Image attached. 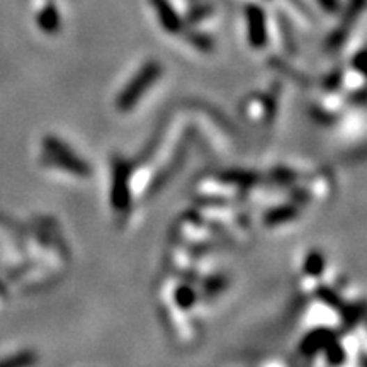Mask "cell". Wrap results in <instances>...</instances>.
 Wrapping results in <instances>:
<instances>
[{
    "mask_svg": "<svg viewBox=\"0 0 367 367\" xmlns=\"http://www.w3.org/2000/svg\"><path fill=\"white\" fill-rule=\"evenodd\" d=\"M162 75V65L157 60L146 61L145 65L140 68V72L130 80V84L126 85L121 91V94L118 95L116 100V107L121 113H127L134 107V104H138L143 97L146 91L152 87L153 84L160 79Z\"/></svg>",
    "mask_w": 367,
    "mask_h": 367,
    "instance_id": "6da1fadb",
    "label": "cell"
},
{
    "mask_svg": "<svg viewBox=\"0 0 367 367\" xmlns=\"http://www.w3.org/2000/svg\"><path fill=\"white\" fill-rule=\"evenodd\" d=\"M245 19H247V34H249L250 46L255 49L265 48L269 41L267 33V15L265 10L260 6L250 3L245 9Z\"/></svg>",
    "mask_w": 367,
    "mask_h": 367,
    "instance_id": "7a4b0ae2",
    "label": "cell"
},
{
    "mask_svg": "<svg viewBox=\"0 0 367 367\" xmlns=\"http://www.w3.org/2000/svg\"><path fill=\"white\" fill-rule=\"evenodd\" d=\"M366 0H350L349 6H347L345 13L342 15V22L337 26L335 33L330 36V48H340L349 36V31L355 24V21L359 19V15L364 10Z\"/></svg>",
    "mask_w": 367,
    "mask_h": 367,
    "instance_id": "3957f363",
    "label": "cell"
},
{
    "mask_svg": "<svg viewBox=\"0 0 367 367\" xmlns=\"http://www.w3.org/2000/svg\"><path fill=\"white\" fill-rule=\"evenodd\" d=\"M150 3L155 9L162 29H165L170 34H179L184 29L182 17L177 14L170 0H150Z\"/></svg>",
    "mask_w": 367,
    "mask_h": 367,
    "instance_id": "277c9868",
    "label": "cell"
},
{
    "mask_svg": "<svg viewBox=\"0 0 367 367\" xmlns=\"http://www.w3.org/2000/svg\"><path fill=\"white\" fill-rule=\"evenodd\" d=\"M36 22H38V28H40L45 34L60 33L61 17L56 3L53 2L45 3V6L40 9V13L36 14Z\"/></svg>",
    "mask_w": 367,
    "mask_h": 367,
    "instance_id": "5b68a950",
    "label": "cell"
},
{
    "mask_svg": "<svg viewBox=\"0 0 367 367\" xmlns=\"http://www.w3.org/2000/svg\"><path fill=\"white\" fill-rule=\"evenodd\" d=\"M34 364H36V355L29 352V350L10 355V357L0 361V367H33Z\"/></svg>",
    "mask_w": 367,
    "mask_h": 367,
    "instance_id": "8992f818",
    "label": "cell"
},
{
    "mask_svg": "<svg viewBox=\"0 0 367 367\" xmlns=\"http://www.w3.org/2000/svg\"><path fill=\"white\" fill-rule=\"evenodd\" d=\"M212 13H214L212 3H204V2L198 3V6H194L191 10H189L185 21H187L189 24H199V22L204 21V19L211 17Z\"/></svg>",
    "mask_w": 367,
    "mask_h": 367,
    "instance_id": "52a82bcc",
    "label": "cell"
},
{
    "mask_svg": "<svg viewBox=\"0 0 367 367\" xmlns=\"http://www.w3.org/2000/svg\"><path fill=\"white\" fill-rule=\"evenodd\" d=\"M189 42L194 45L201 52H210L212 48V38L204 33H191L189 34Z\"/></svg>",
    "mask_w": 367,
    "mask_h": 367,
    "instance_id": "ba28073f",
    "label": "cell"
},
{
    "mask_svg": "<svg viewBox=\"0 0 367 367\" xmlns=\"http://www.w3.org/2000/svg\"><path fill=\"white\" fill-rule=\"evenodd\" d=\"M316 2L320 3V7H322L323 10H327V13L330 14H335L340 9L338 0H316Z\"/></svg>",
    "mask_w": 367,
    "mask_h": 367,
    "instance_id": "9c48e42d",
    "label": "cell"
}]
</instances>
